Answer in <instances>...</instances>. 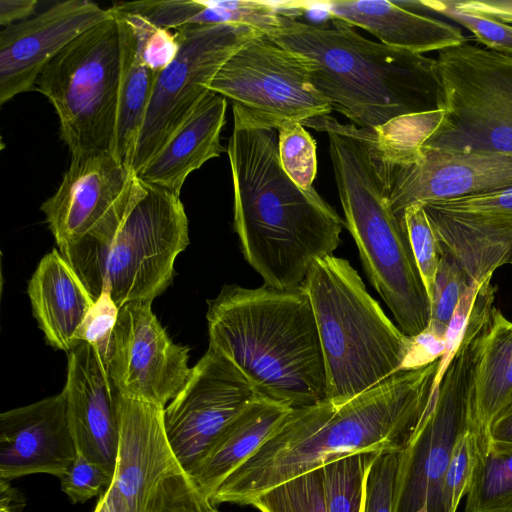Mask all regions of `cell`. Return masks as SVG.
Listing matches in <instances>:
<instances>
[{
	"label": "cell",
	"instance_id": "1",
	"mask_svg": "<svg viewBox=\"0 0 512 512\" xmlns=\"http://www.w3.org/2000/svg\"><path fill=\"white\" fill-rule=\"evenodd\" d=\"M438 364L401 370L342 405L326 399L291 409L211 503L250 505L267 490L343 457L399 452L430 400Z\"/></svg>",
	"mask_w": 512,
	"mask_h": 512
},
{
	"label": "cell",
	"instance_id": "2",
	"mask_svg": "<svg viewBox=\"0 0 512 512\" xmlns=\"http://www.w3.org/2000/svg\"><path fill=\"white\" fill-rule=\"evenodd\" d=\"M227 154L233 227L245 260L265 285L302 286L312 265L340 245L344 220L313 187L302 189L288 177L275 129L233 118Z\"/></svg>",
	"mask_w": 512,
	"mask_h": 512
},
{
	"label": "cell",
	"instance_id": "3",
	"mask_svg": "<svg viewBox=\"0 0 512 512\" xmlns=\"http://www.w3.org/2000/svg\"><path fill=\"white\" fill-rule=\"evenodd\" d=\"M267 37L302 55L332 110L359 128L445 109L436 58L368 40L337 19L304 21L291 12Z\"/></svg>",
	"mask_w": 512,
	"mask_h": 512
},
{
	"label": "cell",
	"instance_id": "4",
	"mask_svg": "<svg viewBox=\"0 0 512 512\" xmlns=\"http://www.w3.org/2000/svg\"><path fill=\"white\" fill-rule=\"evenodd\" d=\"M207 305L209 348L231 362L258 396L290 409L326 400L318 328L303 286L226 284Z\"/></svg>",
	"mask_w": 512,
	"mask_h": 512
},
{
	"label": "cell",
	"instance_id": "5",
	"mask_svg": "<svg viewBox=\"0 0 512 512\" xmlns=\"http://www.w3.org/2000/svg\"><path fill=\"white\" fill-rule=\"evenodd\" d=\"M303 126L327 133L344 224L369 281L400 330L410 337L421 334L430 322V299L403 221L373 162L367 129L330 115L307 120Z\"/></svg>",
	"mask_w": 512,
	"mask_h": 512
},
{
	"label": "cell",
	"instance_id": "6",
	"mask_svg": "<svg viewBox=\"0 0 512 512\" xmlns=\"http://www.w3.org/2000/svg\"><path fill=\"white\" fill-rule=\"evenodd\" d=\"M309 295L326 372V399L342 405L404 370L413 337L368 293L349 261L317 260L302 285Z\"/></svg>",
	"mask_w": 512,
	"mask_h": 512
},
{
	"label": "cell",
	"instance_id": "7",
	"mask_svg": "<svg viewBox=\"0 0 512 512\" xmlns=\"http://www.w3.org/2000/svg\"><path fill=\"white\" fill-rule=\"evenodd\" d=\"M188 244V218L180 196L145 183L111 234L84 238L59 251L95 300L107 292L121 308L153 302L162 294Z\"/></svg>",
	"mask_w": 512,
	"mask_h": 512
},
{
	"label": "cell",
	"instance_id": "8",
	"mask_svg": "<svg viewBox=\"0 0 512 512\" xmlns=\"http://www.w3.org/2000/svg\"><path fill=\"white\" fill-rule=\"evenodd\" d=\"M494 300L488 290L477 292L461 342L437 393L397 453L393 512H448L444 476L456 443L466 432H473L476 346Z\"/></svg>",
	"mask_w": 512,
	"mask_h": 512
},
{
	"label": "cell",
	"instance_id": "9",
	"mask_svg": "<svg viewBox=\"0 0 512 512\" xmlns=\"http://www.w3.org/2000/svg\"><path fill=\"white\" fill-rule=\"evenodd\" d=\"M120 62L119 29L113 14L73 40L40 73L35 89L54 107L60 138L71 156L112 153Z\"/></svg>",
	"mask_w": 512,
	"mask_h": 512
},
{
	"label": "cell",
	"instance_id": "10",
	"mask_svg": "<svg viewBox=\"0 0 512 512\" xmlns=\"http://www.w3.org/2000/svg\"><path fill=\"white\" fill-rule=\"evenodd\" d=\"M436 60L444 115L420 147L512 155V55L466 41L439 51Z\"/></svg>",
	"mask_w": 512,
	"mask_h": 512
},
{
	"label": "cell",
	"instance_id": "11",
	"mask_svg": "<svg viewBox=\"0 0 512 512\" xmlns=\"http://www.w3.org/2000/svg\"><path fill=\"white\" fill-rule=\"evenodd\" d=\"M208 89L230 101L234 119L256 128L278 130L332 112L311 81L306 59L264 35L234 53Z\"/></svg>",
	"mask_w": 512,
	"mask_h": 512
},
{
	"label": "cell",
	"instance_id": "12",
	"mask_svg": "<svg viewBox=\"0 0 512 512\" xmlns=\"http://www.w3.org/2000/svg\"><path fill=\"white\" fill-rule=\"evenodd\" d=\"M163 414L164 408L120 394L118 451L107 489L129 512L216 510L176 458Z\"/></svg>",
	"mask_w": 512,
	"mask_h": 512
},
{
	"label": "cell",
	"instance_id": "13",
	"mask_svg": "<svg viewBox=\"0 0 512 512\" xmlns=\"http://www.w3.org/2000/svg\"><path fill=\"white\" fill-rule=\"evenodd\" d=\"M174 31L179 52L156 80L131 165L137 176L209 91V83L223 64L247 43L263 35L251 27L230 24Z\"/></svg>",
	"mask_w": 512,
	"mask_h": 512
},
{
	"label": "cell",
	"instance_id": "14",
	"mask_svg": "<svg viewBox=\"0 0 512 512\" xmlns=\"http://www.w3.org/2000/svg\"><path fill=\"white\" fill-rule=\"evenodd\" d=\"M144 185L111 152L72 155L59 187L40 207L58 249L111 234Z\"/></svg>",
	"mask_w": 512,
	"mask_h": 512
},
{
	"label": "cell",
	"instance_id": "15",
	"mask_svg": "<svg viewBox=\"0 0 512 512\" xmlns=\"http://www.w3.org/2000/svg\"><path fill=\"white\" fill-rule=\"evenodd\" d=\"M372 155L396 215L427 203L512 188V155L423 149Z\"/></svg>",
	"mask_w": 512,
	"mask_h": 512
},
{
	"label": "cell",
	"instance_id": "16",
	"mask_svg": "<svg viewBox=\"0 0 512 512\" xmlns=\"http://www.w3.org/2000/svg\"><path fill=\"white\" fill-rule=\"evenodd\" d=\"M257 397L246 377L208 348L163 414L171 448L188 474L226 427Z\"/></svg>",
	"mask_w": 512,
	"mask_h": 512
},
{
	"label": "cell",
	"instance_id": "17",
	"mask_svg": "<svg viewBox=\"0 0 512 512\" xmlns=\"http://www.w3.org/2000/svg\"><path fill=\"white\" fill-rule=\"evenodd\" d=\"M152 302L119 309L109 375L121 395L165 408L187 383L189 349L169 337Z\"/></svg>",
	"mask_w": 512,
	"mask_h": 512
},
{
	"label": "cell",
	"instance_id": "18",
	"mask_svg": "<svg viewBox=\"0 0 512 512\" xmlns=\"http://www.w3.org/2000/svg\"><path fill=\"white\" fill-rule=\"evenodd\" d=\"M442 253L471 283L512 258V188L423 204Z\"/></svg>",
	"mask_w": 512,
	"mask_h": 512
},
{
	"label": "cell",
	"instance_id": "19",
	"mask_svg": "<svg viewBox=\"0 0 512 512\" xmlns=\"http://www.w3.org/2000/svg\"><path fill=\"white\" fill-rule=\"evenodd\" d=\"M113 17L111 8L89 0L61 1L0 33V104L35 89L44 67L95 25Z\"/></svg>",
	"mask_w": 512,
	"mask_h": 512
},
{
	"label": "cell",
	"instance_id": "20",
	"mask_svg": "<svg viewBox=\"0 0 512 512\" xmlns=\"http://www.w3.org/2000/svg\"><path fill=\"white\" fill-rule=\"evenodd\" d=\"M67 355V378L62 392L76 452L113 478L119 442L120 392L91 345L81 342Z\"/></svg>",
	"mask_w": 512,
	"mask_h": 512
},
{
	"label": "cell",
	"instance_id": "21",
	"mask_svg": "<svg viewBox=\"0 0 512 512\" xmlns=\"http://www.w3.org/2000/svg\"><path fill=\"white\" fill-rule=\"evenodd\" d=\"M76 454L63 392L0 414V479H60Z\"/></svg>",
	"mask_w": 512,
	"mask_h": 512
},
{
	"label": "cell",
	"instance_id": "22",
	"mask_svg": "<svg viewBox=\"0 0 512 512\" xmlns=\"http://www.w3.org/2000/svg\"><path fill=\"white\" fill-rule=\"evenodd\" d=\"M314 4L322 7L330 18L360 27L395 49L423 54L467 41L458 27L425 14L417 0H338Z\"/></svg>",
	"mask_w": 512,
	"mask_h": 512
},
{
	"label": "cell",
	"instance_id": "23",
	"mask_svg": "<svg viewBox=\"0 0 512 512\" xmlns=\"http://www.w3.org/2000/svg\"><path fill=\"white\" fill-rule=\"evenodd\" d=\"M227 99L209 90L138 177L180 196L189 174L224 151Z\"/></svg>",
	"mask_w": 512,
	"mask_h": 512
},
{
	"label": "cell",
	"instance_id": "24",
	"mask_svg": "<svg viewBox=\"0 0 512 512\" xmlns=\"http://www.w3.org/2000/svg\"><path fill=\"white\" fill-rule=\"evenodd\" d=\"M27 293L47 344L69 353L78 345L76 334L95 299L59 250L40 260Z\"/></svg>",
	"mask_w": 512,
	"mask_h": 512
},
{
	"label": "cell",
	"instance_id": "25",
	"mask_svg": "<svg viewBox=\"0 0 512 512\" xmlns=\"http://www.w3.org/2000/svg\"><path fill=\"white\" fill-rule=\"evenodd\" d=\"M477 459L490 444L492 423L512 405V322L495 306L481 331L473 367Z\"/></svg>",
	"mask_w": 512,
	"mask_h": 512
},
{
	"label": "cell",
	"instance_id": "26",
	"mask_svg": "<svg viewBox=\"0 0 512 512\" xmlns=\"http://www.w3.org/2000/svg\"><path fill=\"white\" fill-rule=\"evenodd\" d=\"M291 409L258 396L222 432L190 477L209 500L267 441Z\"/></svg>",
	"mask_w": 512,
	"mask_h": 512
},
{
	"label": "cell",
	"instance_id": "27",
	"mask_svg": "<svg viewBox=\"0 0 512 512\" xmlns=\"http://www.w3.org/2000/svg\"><path fill=\"white\" fill-rule=\"evenodd\" d=\"M116 10L137 13L156 26L177 30L191 26L240 25L264 31L273 19L267 1L143 0L115 2Z\"/></svg>",
	"mask_w": 512,
	"mask_h": 512
},
{
	"label": "cell",
	"instance_id": "28",
	"mask_svg": "<svg viewBox=\"0 0 512 512\" xmlns=\"http://www.w3.org/2000/svg\"><path fill=\"white\" fill-rule=\"evenodd\" d=\"M112 11L118 24L121 51L117 119L112 154L120 164L131 170L137 139L159 74L143 63L136 50L129 26L114 10Z\"/></svg>",
	"mask_w": 512,
	"mask_h": 512
},
{
	"label": "cell",
	"instance_id": "29",
	"mask_svg": "<svg viewBox=\"0 0 512 512\" xmlns=\"http://www.w3.org/2000/svg\"><path fill=\"white\" fill-rule=\"evenodd\" d=\"M465 512H512V444L491 442L477 459Z\"/></svg>",
	"mask_w": 512,
	"mask_h": 512
},
{
	"label": "cell",
	"instance_id": "30",
	"mask_svg": "<svg viewBox=\"0 0 512 512\" xmlns=\"http://www.w3.org/2000/svg\"><path fill=\"white\" fill-rule=\"evenodd\" d=\"M378 454L356 453L320 468L327 512H362L367 473Z\"/></svg>",
	"mask_w": 512,
	"mask_h": 512
},
{
	"label": "cell",
	"instance_id": "31",
	"mask_svg": "<svg viewBox=\"0 0 512 512\" xmlns=\"http://www.w3.org/2000/svg\"><path fill=\"white\" fill-rule=\"evenodd\" d=\"M260 512H327L321 469L281 483L254 498L251 503Z\"/></svg>",
	"mask_w": 512,
	"mask_h": 512
},
{
	"label": "cell",
	"instance_id": "32",
	"mask_svg": "<svg viewBox=\"0 0 512 512\" xmlns=\"http://www.w3.org/2000/svg\"><path fill=\"white\" fill-rule=\"evenodd\" d=\"M278 155L288 177L300 188L310 189L317 174L316 142L301 123L278 130Z\"/></svg>",
	"mask_w": 512,
	"mask_h": 512
},
{
	"label": "cell",
	"instance_id": "33",
	"mask_svg": "<svg viewBox=\"0 0 512 512\" xmlns=\"http://www.w3.org/2000/svg\"><path fill=\"white\" fill-rule=\"evenodd\" d=\"M129 26L139 57L160 74L177 56L180 48L174 30L156 26L145 17L111 7Z\"/></svg>",
	"mask_w": 512,
	"mask_h": 512
},
{
	"label": "cell",
	"instance_id": "34",
	"mask_svg": "<svg viewBox=\"0 0 512 512\" xmlns=\"http://www.w3.org/2000/svg\"><path fill=\"white\" fill-rule=\"evenodd\" d=\"M422 8L450 18L474 35L485 48L512 55V25L489 16L459 8L455 1L421 0Z\"/></svg>",
	"mask_w": 512,
	"mask_h": 512
},
{
	"label": "cell",
	"instance_id": "35",
	"mask_svg": "<svg viewBox=\"0 0 512 512\" xmlns=\"http://www.w3.org/2000/svg\"><path fill=\"white\" fill-rule=\"evenodd\" d=\"M472 283L462 268L447 254L441 252L436 273L428 329L445 337L455 309Z\"/></svg>",
	"mask_w": 512,
	"mask_h": 512
},
{
	"label": "cell",
	"instance_id": "36",
	"mask_svg": "<svg viewBox=\"0 0 512 512\" xmlns=\"http://www.w3.org/2000/svg\"><path fill=\"white\" fill-rule=\"evenodd\" d=\"M401 219L431 300L441 257L439 241L422 203L409 205L403 211Z\"/></svg>",
	"mask_w": 512,
	"mask_h": 512
},
{
	"label": "cell",
	"instance_id": "37",
	"mask_svg": "<svg viewBox=\"0 0 512 512\" xmlns=\"http://www.w3.org/2000/svg\"><path fill=\"white\" fill-rule=\"evenodd\" d=\"M119 309L109 293H102L95 300L76 334L77 344L86 342L91 345L107 368L111 358L113 333Z\"/></svg>",
	"mask_w": 512,
	"mask_h": 512
},
{
	"label": "cell",
	"instance_id": "38",
	"mask_svg": "<svg viewBox=\"0 0 512 512\" xmlns=\"http://www.w3.org/2000/svg\"><path fill=\"white\" fill-rule=\"evenodd\" d=\"M477 461L476 443L472 431L456 443L443 482V498L448 512H457L462 497L468 493Z\"/></svg>",
	"mask_w": 512,
	"mask_h": 512
},
{
	"label": "cell",
	"instance_id": "39",
	"mask_svg": "<svg viewBox=\"0 0 512 512\" xmlns=\"http://www.w3.org/2000/svg\"><path fill=\"white\" fill-rule=\"evenodd\" d=\"M397 453H379L371 463L362 512H393Z\"/></svg>",
	"mask_w": 512,
	"mask_h": 512
},
{
	"label": "cell",
	"instance_id": "40",
	"mask_svg": "<svg viewBox=\"0 0 512 512\" xmlns=\"http://www.w3.org/2000/svg\"><path fill=\"white\" fill-rule=\"evenodd\" d=\"M111 482L112 476L101 466L78 453L60 478L62 491L73 503H83L93 498L103 487L108 488Z\"/></svg>",
	"mask_w": 512,
	"mask_h": 512
},
{
	"label": "cell",
	"instance_id": "41",
	"mask_svg": "<svg viewBox=\"0 0 512 512\" xmlns=\"http://www.w3.org/2000/svg\"><path fill=\"white\" fill-rule=\"evenodd\" d=\"M446 351V338L426 328L421 334L413 337L410 354L404 370L419 368L439 360Z\"/></svg>",
	"mask_w": 512,
	"mask_h": 512
},
{
	"label": "cell",
	"instance_id": "42",
	"mask_svg": "<svg viewBox=\"0 0 512 512\" xmlns=\"http://www.w3.org/2000/svg\"><path fill=\"white\" fill-rule=\"evenodd\" d=\"M37 4V0H1L0 25L5 28L30 19Z\"/></svg>",
	"mask_w": 512,
	"mask_h": 512
},
{
	"label": "cell",
	"instance_id": "43",
	"mask_svg": "<svg viewBox=\"0 0 512 512\" xmlns=\"http://www.w3.org/2000/svg\"><path fill=\"white\" fill-rule=\"evenodd\" d=\"M512 444V405L491 425L490 443Z\"/></svg>",
	"mask_w": 512,
	"mask_h": 512
},
{
	"label": "cell",
	"instance_id": "44",
	"mask_svg": "<svg viewBox=\"0 0 512 512\" xmlns=\"http://www.w3.org/2000/svg\"><path fill=\"white\" fill-rule=\"evenodd\" d=\"M94 512H129L124 502L107 488L101 494Z\"/></svg>",
	"mask_w": 512,
	"mask_h": 512
},
{
	"label": "cell",
	"instance_id": "45",
	"mask_svg": "<svg viewBox=\"0 0 512 512\" xmlns=\"http://www.w3.org/2000/svg\"><path fill=\"white\" fill-rule=\"evenodd\" d=\"M8 482L0 479V508L16 511L18 504L23 503V498L17 495V490L13 489Z\"/></svg>",
	"mask_w": 512,
	"mask_h": 512
},
{
	"label": "cell",
	"instance_id": "46",
	"mask_svg": "<svg viewBox=\"0 0 512 512\" xmlns=\"http://www.w3.org/2000/svg\"><path fill=\"white\" fill-rule=\"evenodd\" d=\"M502 19L512 25V1L507 2L502 10Z\"/></svg>",
	"mask_w": 512,
	"mask_h": 512
},
{
	"label": "cell",
	"instance_id": "47",
	"mask_svg": "<svg viewBox=\"0 0 512 512\" xmlns=\"http://www.w3.org/2000/svg\"><path fill=\"white\" fill-rule=\"evenodd\" d=\"M0 512H17V511L10 510V509L0 508Z\"/></svg>",
	"mask_w": 512,
	"mask_h": 512
},
{
	"label": "cell",
	"instance_id": "48",
	"mask_svg": "<svg viewBox=\"0 0 512 512\" xmlns=\"http://www.w3.org/2000/svg\"><path fill=\"white\" fill-rule=\"evenodd\" d=\"M509 264H512V258L510 259Z\"/></svg>",
	"mask_w": 512,
	"mask_h": 512
},
{
	"label": "cell",
	"instance_id": "49",
	"mask_svg": "<svg viewBox=\"0 0 512 512\" xmlns=\"http://www.w3.org/2000/svg\"><path fill=\"white\" fill-rule=\"evenodd\" d=\"M211 512H218V510L216 509V510H214V511H211Z\"/></svg>",
	"mask_w": 512,
	"mask_h": 512
}]
</instances>
